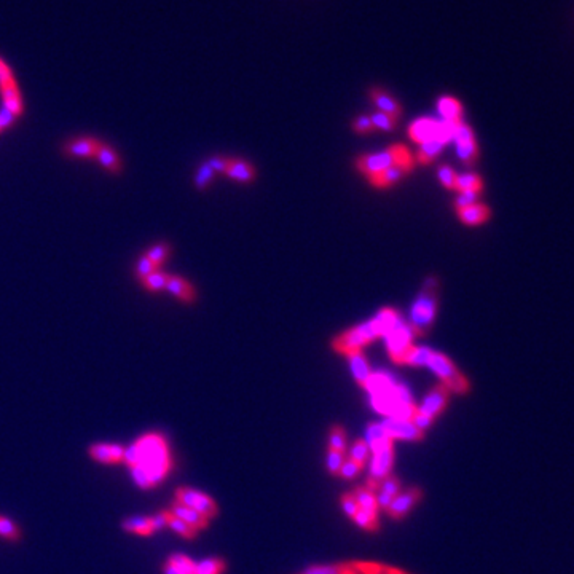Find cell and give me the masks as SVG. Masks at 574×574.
Returning <instances> with one entry per match:
<instances>
[{
    "mask_svg": "<svg viewBox=\"0 0 574 574\" xmlns=\"http://www.w3.org/2000/svg\"><path fill=\"white\" fill-rule=\"evenodd\" d=\"M439 179H440V182L444 183V187L450 188V190H455L458 174L451 170L450 166H447V165L439 166Z\"/></svg>",
    "mask_w": 574,
    "mask_h": 574,
    "instance_id": "obj_45",
    "label": "cell"
},
{
    "mask_svg": "<svg viewBox=\"0 0 574 574\" xmlns=\"http://www.w3.org/2000/svg\"><path fill=\"white\" fill-rule=\"evenodd\" d=\"M352 129L356 131V133H370L373 128V123L370 117H367V115H361V117H357L355 122H352Z\"/></svg>",
    "mask_w": 574,
    "mask_h": 574,
    "instance_id": "obj_50",
    "label": "cell"
},
{
    "mask_svg": "<svg viewBox=\"0 0 574 574\" xmlns=\"http://www.w3.org/2000/svg\"><path fill=\"white\" fill-rule=\"evenodd\" d=\"M228 160L230 158H224V156H214L210 158L208 161V166L213 171H219V172H225L226 166H228Z\"/></svg>",
    "mask_w": 574,
    "mask_h": 574,
    "instance_id": "obj_52",
    "label": "cell"
},
{
    "mask_svg": "<svg viewBox=\"0 0 574 574\" xmlns=\"http://www.w3.org/2000/svg\"><path fill=\"white\" fill-rule=\"evenodd\" d=\"M449 397H450V389L447 388L445 384H439V386L433 388L428 393V396L424 397L423 404H421L417 409L418 413L434 421L442 412H444V409L447 407V402H449Z\"/></svg>",
    "mask_w": 574,
    "mask_h": 574,
    "instance_id": "obj_11",
    "label": "cell"
},
{
    "mask_svg": "<svg viewBox=\"0 0 574 574\" xmlns=\"http://www.w3.org/2000/svg\"><path fill=\"white\" fill-rule=\"evenodd\" d=\"M225 568V562L220 558H206L195 563V574H222Z\"/></svg>",
    "mask_w": 574,
    "mask_h": 574,
    "instance_id": "obj_33",
    "label": "cell"
},
{
    "mask_svg": "<svg viewBox=\"0 0 574 574\" xmlns=\"http://www.w3.org/2000/svg\"><path fill=\"white\" fill-rule=\"evenodd\" d=\"M421 496H423V492L420 488H410L409 492L397 494L394 498V501L389 505L386 512L394 520H402L413 509V505L420 501Z\"/></svg>",
    "mask_w": 574,
    "mask_h": 574,
    "instance_id": "obj_12",
    "label": "cell"
},
{
    "mask_svg": "<svg viewBox=\"0 0 574 574\" xmlns=\"http://www.w3.org/2000/svg\"><path fill=\"white\" fill-rule=\"evenodd\" d=\"M158 267L156 263H154L152 262L149 257H142V259L139 260V263H138V275H139V278H142L144 279L145 276H149V275H152V273L154 271H156L158 270Z\"/></svg>",
    "mask_w": 574,
    "mask_h": 574,
    "instance_id": "obj_49",
    "label": "cell"
},
{
    "mask_svg": "<svg viewBox=\"0 0 574 574\" xmlns=\"http://www.w3.org/2000/svg\"><path fill=\"white\" fill-rule=\"evenodd\" d=\"M478 197H481V192H463L460 197L456 198V210H461L465 208L474 206V204L478 203Z\"/></svg>",
    "mask_w": 574,
    "mask_h": 574,
    "instance_id": "obj_44",
    "label": "cell"
},
{
    "mask_svg": "<svg viewBox=\"0 0 574 574\" xmlns=\"http://www.w3.org/2000/svg\"><path fill=\"white\" fill-rule=\"evenodd\" d=\"M368 453H370V447L366 440H357L355 447H352L351 450V455H350V460L359 463V465L364 466L367 458H368Z\"/></svg>",
    "mask_w": 574,
    "mask_h": 574,
    "instance_id": "obj_42",
    "label": "cell"
},
{
    "mask_svg": "<svg viewBox=\"0 0 574 574\" xmlns=\"http://www.w3.org/2000/svg\"><path fill=\"white\" fill-rule=\"evenodd\" d=\"M355 522L361 526V528H364L367 531H377L378 530V517L373 514H368L366 510H361L356 514V517L352 519Z\"/></svg>",
    "mask_w": 574,
    "mask_h": 574,
    "instance_id": "obj_41",
    "label": "cell"
},
{
    "mask_svg": "<svg viewBox=\"0 0 574 574\" xmlns=\"http://www.w3.org/2000/svg\"><path fill=\"white\" fill-rule=\"evenodd\" d=\"M343 463H345L343 453L329 450V453H328V471L330 474L337 476V474L340 472V467H341V465H343Z\"/></svg>",
    "mask_w": 574,
    "mask_h": 574,
    "instance_id": "obj_47",
    "label": "cell"
},
{
    "mask_svg": "<svg viewBox=\"0 0 574 574\" xmlns=\"http://www.w3.org/2000/svg\"><path fill=\"white\" fill-rule=\"evenodd\" d=\"M168 515H170V512H168V510H163V512H158L156 515H154V517H150L152 525H154V531H160L163 528H166Z\"/></svg>",
    "mask_w": 574,
    "mask_h": 574,
    "instance_id": "obj_54",
    "label": "cell"
},
{
    "mask_svg": "<svg viewBox=\"0 0 574 574\" xmlns=\"http://www.w3.org/2000/svg\"><path fill=\"white\" fill-rule=\"evenodd\" d=\"M168 254H170V246L168 244H165V243H161V244H156V246H154L152 247V249L147 252V257H149V259L154 262V263H156L158 267L161 265L163 262H165V259L168 257Z\"/></svg>",
    "mask_w": 574,
    "mask_h": 574,
    "instance_id": "obj_43",
    "label": "cell"
},
{
    "mask_svg": "<svg viewBox=\"0 0 574 574\" xmlns=\"http://www.w3.org/2000/svg\"><path fill=\"white\" fill-rule=\"evenodd\" d=\"M410 421H412V423H413L415 426H417V428H418L420 431H423V433H424V431L428 429V428H431V426H433V423H434L433 420L426 418V417H423V415H421V413H418V410H417V412H415V415H413L412 420H410Z\"/></svg>",
    "mask_w": 574,
    "mask_h": 574,
    "instance_id": "obj_53",
    "label": "cell"
},
{
    "mask_svg": "<svg viewBox=\"0 0 574 574\" xmlns=\"http://www.w3.org/2000/svg\"><path fill=\"white\" fill-rule=\"evenodd\" d=\"M303 574H407L397 568L380 565V563L350 562L339 565H314Z\"/></svg>",
    "mask_w": 574,
    "mask_h": 574,
    "instance_id": "obj_4",
    "label": "cell"
},
{
    "mask_svg": "<svg viewBox=\"0 0 574 574\" xmlns=\"http://www.w3.org/2000/svg\"><path fill=\"white\" fill-rule=\"evenodd\" d=\"M341 508H343L345 512L348 514L351 519H355L356 514L359 512V504H357L355 494L352 493L343 494V496H341Z\"/></svg>",
    "mask_w": 574,
    "mask_h": 574,
    "instance_id": "obj_48",
    "label": "cell"
},
{
    "mask_svg": "<svg viewBox=\"0 0 574 574\" xmlns=\"http://www.w3.org/2000/svg\"><path fill=\"white\" fill-rule=\"evenodd\" d=\"M225 174L230 176L231 179H235V181L251 182L252 179L255 177V170L249 165V163L230 158L228 166H226V170H225Z\"/></svg>",
    "mask_w": 574,
    "mask_h": 574,
    "instance_id": "obj_20",
    "label": "cell"
},
{
    "mask_svg": "<svg viewBox=\"0 0 574 574\" xmlns=\"http://www.w3.org/2000/svg\"><path fill=\"white\" fill-rule=\"evenodd\" d=\"M436 305H437V281L436 279H429L424 284L423 291H421L420 297L415 302L413 312H412V328L413 334L424 335L429 330L431 324H433L434 314H436Z\"/></svg>",
    "mask_w": 574,
    "mask_h": 574,
    "instance_id": "obj_3",
    "label": "cell"
},
{
    "mask_svg": "<svg viewBox=\"0 0 574 574\" xmlns=\"http://www.w3.org/2000/svg\"><path fill=\"white\" fill-rule=\"evenodd\" d=\"M431 355H433V350L429 348H418V346H412L409 350L407 355L404 357L402 364H410V366H428Z\"/></svg>",
    "mask_w": 574,
    "mask_h": 574,
    "instance_id": "obj_32",
    "label": "cell"
},
{
    "mask_svg": "<svg viewBox=\"0 0 574 574\" xmlns=\"http://www.w3.org/2000/svg\"><path fill=\"white\" fill-rule=\"evenodd\" d=\"M412 170H413V165L391 166V168H388V170H384L383 172H380V174L370 177L368 181H370L375 187H388V186H393V183H396L399 179H402L405 174H409Z\"/></svg>",
    "mask_w": 574,
    "mask_h": 574,
    "instance_id": "obj_17",
    "label": "cell"
},
{
    "mask_svg": "<svg viewBox=\"0 0 574 574\" xmlns=\"http://www.w3.org/2000/svg\"><path fill=\"white\" fill-rule=\"evenodd\" d=\"M456 145H458V156H460V160L465 163L466 166H471L478 156V149H477L476 141L456 142Z\"/></svg>",
    "mask_w": 574,
    "mask_h": 574,
    "instance_id": "obj_34",
    "label": "cell"
},
{
    "mask_svg": "<svg viewBox=\"0 0 574 574\" xmlns=\"http://www.w3.org/2000/svg\"><path fill=\"white\" fill-rule=\"evenodd\" d=\"M483 188V183L481 181V177L477 174H472V172H467V174H461L458 176L456 179V183H455V190L456 192H481Z\"/></svg>",
    "mask_w": 574,
    "mask_h": 574,
    "instance_id": "obj_31",
    "label": "cell"
},
{
    "mask_svg": "<svg viewBox=\"0 0 574 574\" xmlns=\"http://www.w3.org/2000/svg\"><path fill=\"white\" fill-rule=\"evenodd\" d=\"M440 128L442 123L436 122V120L423 118L417 120L409 129V136L412 141L418 142V144H423L426 141H431L434 138H440Z\"/></svg>",
    "mask_w": 574,
    "mask_h": 574,
    "instance_id": "obj_14",
    "label": "cell"
},
{
    "mask_svg": "<svg viewBox=\"0 0 574 574\" xmlns=\"http://www.w3.org/2000/svg\"><path fill=\"white\" fill-rule=\"evenodd\" d=\"M88 453L94 461L102 465H118L123 461L125 449L117 444H94Z\"/></svg>",
    "mask_w": 574,
    "mask_h": 574,
    "instance_id": "obj_13",
    "label": "cell"
},
{
    "mask_svg": "<svg viewBox=\"0 0 574 574\" xmlns=\"http://www.w3.org/2000/svg\"><path fill=\"white\" fill-rule=\"evenodd\" d=\"M373 451V461L370 466V476L367 478V487L368 490H377L383 482V478H386L391 472L393 467V460H394V451H393V440L389 439L384 442V444L372 449Z\"/></svg>",
    "mask_w": 574,
    "mask_h": 574,
    "instance_id": "obj_7",
    "label": "cell"
},
{
    "mask_svg": "<svg viewBox=\"0 0 574 574\" xmlns=\"http://www.w3.org/2000/svg\"><path fill=\"white\" fill-rule=\"evenodd\" d=\"M0 536L8 541H18L19 536H21V531L18 528V525L12 522V520L7 519V517H2L0 515Z\"/></svg>",
    "mask_w": 574,
    "mask_h": 574,
    "instance_id": "obj_38",
    "label": "cell"
},
{
    "mask_svg": "<svg viewBox=\"0 0 574 574\" xmlns=\"http://www.w3.org/2000/svg\"><path fill=\"white\" fill-rule=\"evenodd\" d=\"M397 165H413L412 154H410V150L405 145H393L382 152V154L361 156L356 161L357 170L364 172L368 179L380 174L388 168Z\"/></svg>",
    "mask_w": 574,
    "mask_h": 574,
    "instance_id": "obj_2",
    "label": "cell"
},
{
    "mask_svg": "<svg viewBox=\"0 0 574 574\" xmlns=\"http://www.w3.org/2000/svg\"><path fill=\"white\" fill-rule=\"evenodd\" d=\"M168 526H170V528L174 531V533H177L179 536H182V538H186V539L197 538L198 531L193 530L192 526H188L186 522H182V520H179L177 517H174V515H172L171 512H170V515H168Z\"/></svg>",
    "mask_w": 574,
    "mask_h": 574,
    "instance_id": "obj_35",
    "label": "cell"
},
{
    "mask_svg": "<svg viewBox=\"0 0 574 574\" xmlns=\"http://www.w3.org/2000/svg\"><path fill=\"white\" fill-rule=\"evenodd\" d=\"M0 93H2L5 109H8L13 115H19L23 112V102H21L17 82H15L13 77L0 80Z\"/></svg>",
    "mask_w": 574,
    "mask_h": 574,
    "instance_id": "obj_16",
    "label": "cell"
},
{
    "mask_svg": "<svg viewBox=\"0 0 574 574\" xmlns=\"http://www.w3.org/2000/svg\"><path fill=\"white\" fill-rule=\"evenodd\" d=\"M123 461L129 466L134 483L142 490L161 483L172 466L166 439L155 433L139 437L133 445L125 449Z\"/></svg>",
    "mask_w": 574,
    "mask_h": 574,
    "instance_id": "obj_1",
    "label": "cell"
},
{
    "mask_svg": "<svg viewBox=\"0 0 574 574\" xmlns=\"http://www.w3.org/2000/svg\"><path fill=\"white\" fill-rule=\"evenodd\" d=\"M96 156H98V160L101 161V165L105 168V170H109L112 172H118L120 170H122V165H120L117 154H115L110 147L99 145Z\"/></svg>",
    "mask_w": 574,
    "mask_h": 574,
    "instance_id": "obj_30",
    "label": "cell"
},
{
    "mask_svg": "<svg viewBox=\"0 0 574 574\" xmlns=\"http://www.w3.org/2000/svg\"><path fill=\"white\" fill-rule=\"evenodd\" d=\"M362 465H359V463H356V461H352V460H346L343 465H341V467H340V472H339V476H341L343 478H348V481H351V478H355L357 474L361 472V469H362Z\"/></svg>",
    "mask_w": 574,
    "mask_h": 574,
    "instance_id": "obj_46",
    "label": "cell"
},
{
    "mask_svg": "<svg viewBox=\"0 0 574 574\" xmlns=\"http://www.w3.org/2000/svg\"><path fill=\"white\" fill-rule=\"evenodd\" d=\"M2 62H3V61H2V60H0V64H2Z\"/></svg>",
    "mask_w": 574,
    "mask_h": 574,
    "instance_id": "obj_57",
    "label": "cell"
},
{
    "mask_svg": "<svg viewBox=\"0 0 574 574\" xmlns=\"http://www.w3.org/2000/svg\"><path fill=\"white\" fill-rule=\"evenodd\" d=\"M428 366L442 378V382H444L442 384H445L450 391L458 394H466L469 391V382H467L466 377L453 366V362L447 356L433 351Z\"/></svg>",
    "mask_w": 574,
    "mask_h": 574,
    "instance_id": "obj_5",
    "label": "cell"
},
{
    "mask_svg": "<svg viewBox=\"0 0 574 574\" xmlns=\"http://www.w3.org/2000/svg\"><path fill=\"white\" fill-rule=\"evenodd\" d=\"M163 573H165V574H183V573L179 571L177 568H174L172 565H170V563H166V565L163 566Z\"/></svg>",
    "mask_w": 574,
    "mask_h": 574,
    "instance_id": "obj_56",
    "label": "cell"
},
{
    "mask_svg": "<svg viewBox=\"0 0 574 574\" xmlns=\"http://www.w3.org/2000/svg\"><path fill=\"white\" fill-rule=\"evenodd\" d=\"M166 289L170 291L172 296L179 297L183 302H193L195 300V289L188 284L186 279L177 278V276H170L166 284Z\"/></svg>",
    "mask_w": 574,
    "mask_h": 574,
    "instance_id": "obj_25",
    "label": "cell"
},
{
    "mask_svg": "<svg viewBox=\"0 0 574 574\" xmlns=\"http://www.w3.org/2000/svg\"><path fill=\"white\" fill-rule=\"evenodd\" d=\"M399 316L397 313L394 312V310H383V312L378 313V316L375 319L372 321L373 323V328H375L378 337L380 335H388L389 332L394 329V325L397 324V319Z\"/></svg>",
    "mask_w": 574,
    "mask_h": 574,
    "instance_id": "obj_27",
    "label": "cell"
},
{
    "mask_svg": "<svg viewBox=\"0 0 574 574\" xmlns=\"http://www.w3.org/2000/svg\"><path fill=\"white\" fill-rule=\"evenodd\" d=\"M372 123H373V128H378V129H384V131H391L394 126H396L397 118L393 117V115H388V114H383V112H375L370 117Z\"/></svg>",
    "mask_w": 574,
    "mask_h": 574,
    "instance_id": "obj_40",
    "label": "cell"
},
{
    "mask_svg": "<svg viewBox=\"0 0 574 574\" xmlns=\"http://www.w3.org/2000/svg\"><path fill=\"white\" fill-rule=\"evenodd\" d=\"M168 279H170V275H166V273L156 270V271L152 273V275L145 276L144 279H142V282H144L145 289H149V291H152V292H158V291H161V289H166Z\"/></svg>",
    "mask_w": 574,
    "mask_h": 574,
    "instance_id": "obj_36",
    "label": "cell"
},
{
    "mask_svg": "<svg viewBox=\"0 0 574 574\" xmlns=\"http://www.w3.org/2000/svg\"><path fill=\"white\" fill-rule=\"evenodd\" d=\"M168 563L177 568V570L183 574H195V562H192L190 558L186 555H181V554L171 555Z\"/></svg>",
    "mask_w": 574,
    "mask_h": 574,
    "instance_id": "obj_39",
    "label": "cell"
},
{
    "mask_svg": "<svg viewBox=\"0 0 574 574\" xmlns=\"http://www.w3.org/2000/svg\"><path fill=\"white\" fill-rule=\"evenodd\" d=\"M377 337L378 334H377L375 328H373V323L370 321V323L357 325V328L345 332V334H341L340 337H337L332 345H334V350L337 352L350 356L352 355V352L361 351L362 346L368 343V341H372L373 339H377Z\"/></svg>",
    "mask_w": 574,
    "mask_h": 574,
    "instance_id": "obj_6",
    "label": "cell"
},
{
    "mask_svg": "<svg viewBox=\"0 0 574 574\" xmlns=\"http://www.w3.org/2000/svg\"><path fill=\"white\" fill-rule=\"evenodd\" d=\"M123 530L138 536H150L154 531L150 517H131L123 522Z\"/></svg>",
    "mask_w": 574,
    "mask_h": 574,
    "instance_id": "obj_28",
    "label": "cell"
},
{
    "mask_svg": "<svg viewBox=\"0 0 574 574\" xmlns=\"http://www.w3.org/2000/svg\"><path fill=\"white\" fill-rule=\"evenodd\" d=\"M176 501L186 504L187 508H190L193 510H197V512L201 514L203 517H206L208 520L214 519L219 512L217 504L213 501V498H209L208 494L197 492V490L187 488V487H181L176 490Z\"/></svg>",
    "mask_w": 574,
    "mask_h": 574,
    "instance_id": "obj_8",
    "label": "cell"
},
{
    "mask_svg": "<svg viewBox=\"0 0 574 574\" xmlns=\"http://www.w3.org/2000/svg\"><path fill=\"white\" fill-rule=\"evenodd\" d=\"M13 118H15V115L12 112H10L8 109L3 107L2 112H0V131H2L3 128H7V126L12 125L13 123Z\"/></svg>",
    "mask_w": 574,
    "mask_h": 574,
    "instance_id": "obj_55",
    "label": "cell"
},
{
    "mask_svg": "<svg viewBox=\"0 0 574 574\" xmlns=\"http://www.w3.org/2000/svg\"><path fill=\"white\" fill-rule=\"evenodd\" d=\"M210 181H213V170H210L206 163V165H203L201 168H199L198 176H197V187L203 190V188H206L209 186Z\"/></svg>",
    "mask_w": 574,
    "mask_h": 574,
    "instance_id": "obj_51",
    "label": "cell"
},
{
    "mask_svg": "<svg viewBox=\"0 0 574 574\" xmlns=\"http://www.w3.org/2000/svg\"><path fill=\"white\" fill-rule=\"evenodd\" d=\"M348 357H350L352 375H355L356 382L359 383L361 386L366 388L367 382L370 380V377H372V372H370V367H368L364 355H362L361 351H356V352H352V355H350Z\"/></svg>",
    "mask_w": 574,
    "mask_h": 574,
    "instance_id": "obj_21",
    "label": "cell"
},
{
    "mask_svg": "<svg viewBox=\"0 0 574 574\" xmlns=\"http://www.w3.org/2000/svg\"><path fill=\"white\" fill-rule=\"evenodd\" d=\"M329 450L345 453V450H346V436H345V429L341 428V426H334V428L330 429Z\"/></svg>",
    "mask_w": 574,
    "mask_h": 574,
    "instance_id": "obj_37",
    "label": "cell"
},
{
    "mask_svg": "<svg viewBox=\"0 0 574 574\" xmlns=\"http://www.w3.org/2000/svg\"><path fill=\"white\" fill-rule=\"evenodd\" d=\"M171 514L177 517L179 520H182V522H186L188 526H192L193 530H204L208 528L209 525V520L206 517H203L201 514L197 512V510H193L190 508H187L186 504L174 501L171 504Z\"/></svg>",
    "mask_w": 574,
    "mask_h": 574,
    "instance_id": "obj_15",
    "label": "cell"
},
{
    "mask_svg": "<svg viewBox=\"0 0 574 574\" xmlns=\"http://www.w3.org/2000/svg\"><path fill=\"white\" fill-rule=\"evenodd\" d=\"M352 494H355V498H356L357 504H359L361 510H366V512H368V514L377 515L378 503H377L375 493H373L372 490H368L366 487H361V488H356L355 492H352Z\"/></svg>",
    "mask_w": 574,
    "mask_h": 574,
    "instance_id": "obj_29",
    "label": "cell"
},
{
    "mask_svg": "<svg viewBox=\"0 0 574 574\" xmlns=\"http://www.w3.org/2000/svg\"><path fill=\"white\" fill-rule=\"evenodd\" d=\"M437 107H439V112L442 117H444L445 122H453V123H460L461 122V115H463V107H461V102L458 101L455 98H440L439 99V104H437Z\"/></svg>",
    "mask_w": 574,
    "mask_h": 574,
    "instance_id": "obj_23",
    "label": "cell"
},
{
    "mask_svg": "<svg viewBox=\"0 0 574 574\" xmlns=\"http://www.w3.org/2000/svg\"><path fill=\"white\" fill-rule=\"evenodd\" d=\"M445 144L447 141L442 138H434L423 142L418 150V161L423 163V165H429V163L434 161V158L440 154Z\"/></svg>",
    "mask_w": 574,
    "mask_h": 574,
    "instance_id": "obj_26",
    "label": "cell"
},
{
    "mask_svg": "<svg viewBox=\"0 0 574 574\" xmlns=\"http://www.w3.org/2000/svg\"><path fill=\"white\" fill-rule=\"evenodd\" d=\"M380 488H382V492L377 496V503L380 508L388 510L389 505H391V503L394 501V498H396L400 492V482L396 477L388 476L386 478H383V482L380 483Z\"/></svg>",
    "mask_w": 574,
    "mask_h": 574,
    "instance_id": "obj_19",
    "label": "cell"
},
{
    "mask_svg": "<svg viewBox=\"0 0 574 574\" xmlns=\"http://www.w3.org/2000/svg\"><path fill=\"white\" fill-rule=\"evenodd\" d=\"M458 215H460V219L467 225H478L490 219V209L485 204L477 203L474 204V206L458 210Z\"/></svg>",
    "mask_w": 574,
    "mask_h": 574,
    "instance_id": "obj_24",
    "label": "cell"
},
{
    "mask_svg": "<svg viewBox=\"0 0 574 574\" xmlns=\"http://www.w3.org/2000/svg\"><path fill=\"white\" fill-rule=\"evenodd\" d=\"M382 428L384 429L391 439H400V440H410V442H420L423 440L424 433L420 431L417 426H415L412 421L407 420H399V418H386L382 421Z\"/></svg>",
    "mask_w": 574,
    "mask_h": 574,
    "instance_id": "obj_10",
    "label": "cell"
},
{
    "mask_svg": "<svg viewBox=\"0 0 574 574\" xmlns=\"http://www.w3.org/2000/svg\"><path fill=\"white\" fill-rule=\"evenodd\" d=\"M412 334H413L412 328H410L409 324L400 323V319H399L397 324L394 325V329L386 335L388 351H389V355H391L394 362H399V364H402L404 362L405 355H407L409 350L413 346L412 343H410Z\"/></svg>",
    "mask_w": 574,
    "mask_h": 574,
    "instance_id": "obj_9",
    "label": "cell"
},
{
    "mask_svg": "<svg viewBox=\"0 0 574 574\" xmlns=\"http://www.w3.org/2000/svg\"><path fill=\"white\" fill-rule=\"evenodd\" d=\"M370 98L373 99V102L377 104V107L380 109V112L393 115V117H396V118L400 114H402V107H400V104L391 96V94L383 91V89L372 88Z\"/></svg>",
    "mask_w": 574,
    "mask_h": 574,
    "instance_id": "obj_18",
    "label": "cell"
},
{
    "mask_svg": "<svg viewBox=\"0 0 574 574\" xmlns=\"http://www.w3.org/2000/svg\"><path fill=\"white\" fill-rule=\"evenodd\" d=\"M99 142L96 139H78L64 145L66 154L73 156H96Z\"/></svg>",
    "mask_w": 574,
    "mask_h": 574,
    "instance_id": "obj_22",
    "label": "cell"
}]
</instances>
